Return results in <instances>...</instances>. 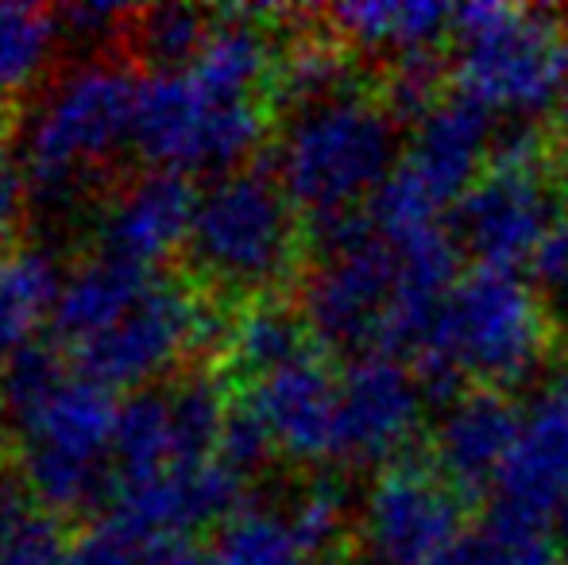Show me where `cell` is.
Segmentation results:
<instances>
[{"instance_id": "1", "label": "cell", "mask_w": 568, "mask_h": 565, "mask_svg": "<svg viewBox=\"0 0 568 565\" xmlns=\"http://www.w3.org/2000/svg\"><path fill=\"white\" fill-rule=\"evenodd\" d=\"M140 78L113 59H85L47 85L23 124L28 202L47 218L82 210L93 182L132 148Z\"/></svg>"}, {"instance_id": "2", "label": "cell", "mask_w": 568, "mask_h": 565, "mask_svg": "<svg viewBox=\"0 0 568 565\" xmlns=\"http://www.w3.org/2000/svg\"><path fill=\"white\" fill-rule=\"evenodd\" d=\"M549 353V314L518 272L471 268L449 291L426 349L410 361L426 400H456L464 384L507 387L530 380Z\"/></svg>"}, {"instance_id": "3", "label": "cell", "mask_w": 568, "mask_h": 565, "mask_svg": "<svg viewBox=\"0 0 568 565\" xmlns=\"http://www.w3.org/2000/svg\"><path fill=\"white\" fill-rule=\"evenodd\" d=\"M398 163V117L359 90L294 109L275 143V179L310 225L356 218Z\"/></svg>"}, {"instance_id": "4", "label": "cell", "mask_w": 568, "mask_h": 565, "mask_svg": "<svg viewBox=\"0 0 568 565\" xmlns=\"http://www.w3.org/2000/svg\"><path fill=\"white\" fill-rule=\"evenodd\" d=\"M190 268L232 294H271L302 264V218L275 171L244 167L197 194Z\"/></svg>"}, {"instance_id": "5", "label": "cell", "mask_w": 568, "mask_h": 565, "mask_svg": "<svg viewBox=\"0 0 568 565\" xmlns=\"http://www.w3.org/2000/svg\"><path fill=\"white\" fill-rule=\"evenodd\" d=\"M456 90L491 113L538 117L568 82V39L549 12L499 0L453 8Z\"/></svg>"}, {"instance_id": "6", "label": "cell", "mask_w": 568, "mask_h": 565, "mask_svg": "<svg viewBox=\"0 0 568 565\" xmlns=\"http://www.w3.org/2000/svg\"><path fill=\"white\" fill-rule=\"evenodd\" d=\"M109 387L90 376H70L20 434V476L31 500L51 515H82L116 496Z\"/></svg>"}, {"instance_id": "7", "label": "cell", "mask_w": 568, "mask_h": 565, "mask_svg": "<svg viewBox=\"0 0 568 565\" xmlns=\"http://www.w3.org/2000/svg\"><path fill=\"white\" fill-rule=\"evenodd\" d=\"M317 249L314 272L302 280V317L317 349L375 353L398 299V249L379 236L367 213L310 225Z\"/></svg>"}, {"instance_id": "8", "label": "cell", "mask_w": 568, "mask_h": 565, "mask_svg": "<svg viewBox=\"0 0 568 565\" xmlns=\"http://www.w3.org/2000/svg\"><path fill=\"white\" fill-rule=\"evenodd\" d=\"M229 330V317L197 302L182 283L151 280L143 299L120 317L113 330L74 349L78 376L98 380L109 392H116V387L140 392L194 349L197 353L225 349Z\"/></svg>"}, {"instance_id": "9", "label": "cell", "mask_w": 568, "mask_h": 565, "mask_svg": "<svg viewBox=\"0 0 568 565\" xmlns=\"http://www.w3.org/2000/svg\"><path fill=\"white\" fill-rule=\"evenodd\" d=\"M367 565H456L468 543L464 496L434 465L383 468L359 512Z\"/></svg>"}, {"instance_id": "10", "label": "cell", "mask_w": 568, "mask_h": 565, "mask_svg": "<svg viewBox=\"0 0 568 565\" xmlns=\"http://www.w3.org/2000/svg\"><path fill=\"white\" fill-rule=\"evenodd\" d=\"M557 221V190L541 163H491L453 205L449 233L476 268L515 272L518 264H534Z\"/></svg>"}, {"instance_id": "11", "label": "cell", "mask_w": 568, "mask_h": 565, "mask_svg": "<svg viewBox=\"0 0 568 565\" xmlns=\"http://www.w3.org/2000/svg\"><path fill=\"white\" fill-rule=\"evenodd\" d=\"M426 418L418 372L387 353L352 356L337 376V450L348 468H390Z\"/></svg>"}, {"instance_id": "12", "label": "cell", "mask_w": 568, "mask_h": 565, "mask_svg": "<svg viewBox=\"0 0 568 565\" xmlns=\"http://www.w3.org/2000/svg\"><path fill=\"white\" fill-rule=\"evenodd\" d=\"M244 488L232 468L221 461L190 468H166L148 481L116 484L109 504V523L132 535L143 551L155 554L159 546L186 543L194 531L225 527L232 515L244 512Z\"/></svg>"}, {"instance_id": "13", "label": "cell", "mask_w": 568, "mask_h": 565, "mask_svg": "<svg viewBox=\"0 0 568 565\" xmlns=\"http://www.w3.org/2000/svg\"><path fill=\"white\" fill-rule=\"evenodd\" d=\"M568 507V387L554 384L523 418L507 468L495 484L491 515L554 535Z\"/></svg>"}, {"instance_id": "14", "label": "cell", "mask_w": 568, "mask_h": 565, "mask_svg": "<svg viewBox=\"0 0 568 565\" xmlns=\"http://www.w3.org/2000/svg\"><path fill=\"white\" fill-rule=\"evenodd\" d=\"M526 411L499 387H468L437 415L429 434L434 468L460 496L495 492L515 442L523 434Z\"/></svg>"}, {"instance_id": "15", "label": "cell", "mask_w": 568, "mask_h": 565, "mask_svg": "<svg viewBox=\"0 0 568 565\" xmlns=\"http://www.w3.org/2000/svg\"><path fill=\"white\" fill-rule=\"evenodd\" d=\"M197 194L186 174L143 171L109 198L98 218V252L151 272L190 241Z\"/></svg>"}, {"instance_id": "16", "label": "cell", "mask_w": 568, "mask_h": 565, "mask_svg": "<svg viewBox=\"0 0 568 565\" xmlns=\"http://www.w3.org/2000/svg\"><path fill=\"white\" fill-rule=\"evenodd\" d=\"M495 137L499 129L491 109L464 98L460 90L442 93V101L422 121H414L403 167L445 210H453L491 167Z\"/></svg>"}, {"instance_id": "17", "label": "cell", "mask_w": 568, "mask_h": 565, "mask_svg": "<svg viewBox=\"0 0 568 565\" xmlns=\"http://www.w3.org/2000/svg\"><path fill=\"white\" fill-rule=\"evenodd\" d=\"M267 423L275 450L298 465L333 461L337 450V376L322 353H310L271 376L255 380L244 395Z\"/></svg>"}, {"instance_id": "18", "label": "cell", "mask_w": 568, "mask_h": 565, "mask_svg": "<svg viewBox=\"0 0 568 565\" xmlns=\"http://www.w3.org/2000/svg\"><path fill=\"white\" fill-rule=\"evenodd\" d=\"M213 98L190 70H148L135 90L132 148L155 171L190 174Z\"/></svg>"}, {"instance_id": "19", "label": "cell", "mask_w": 568, "mask_h": 565, "mask_svg": "<svg viewBox=\"0 0 568 565\" xmlns=\"http://www.w3.org/2000/svg\"><path fill=\"white\" fill-rule=\"evenodd\" d=\"M263 8H221L202 54L190 67L194 82L213 101H255L263 85L275 82V39L263 28Z\"/></svg>"}, {"instance_id": "20", "label": "cell", "mask_w": 568, "mask_h": 565, "mask_svg": "<svg viewBox=\"0 0 568 565\" xmlns=\"http://www.w3.org/2000/svg\"><path fill=\"white\" fill-rule=\"evenodd\" d=\"M148 286H151V272L124 264L116 256L98 252V256L82 260L62 280L59 302H54V314H51L54 337L74 349L101 337V333L113 330L120 317L143 299Z\"/></svg>"}, {"instance_id": "21", "label": "cell", "mask_w": 568, "mask_h": 565, "mask_svg": "<svg viewBox=\"0 0 568 565\" xmlns=\"http://www.w3.org/2000/svg\"><path fill=\"white\" fill-rule=\"evenodd\" d=\"M329 23L341 39L364 51H387L395 59L434 54L453 36V8L437 0H348L329 8Z\"/></svg>"}, {"instance_id": "22", "label": "cell", "mask_w": 568, "mask_h": 565, "mask_svg": "<svg viewBox=\"0 0 568 565\" xmlns=\"http://www.w3.org/2000/svg\"><path fill=\"white\" fill-rule=\"evenodd\" d=\"M62 280L59 260L43 244H23L0 256V364L36 345V333L51 322Z\"/></svg>"}, {"instance_id": "23", "label": "cell", "mask_w": 568, "mask_h": 565, "mask_svg": "<svg viewBox=\"0 0 568 565\" xmlns=\"http://www.w3.org/2000/svg\"><path fill=\"white\" fill-rule=\"evenodd\" d=\"M225 353L244 376L263 380L286 364L302 361V356L317 353V345L310 337L302 310H291L275 299H260L240 317H232Z\"/></svg>"}, {"instance_id": "24", "label": "cell", "mask_w": 568, "mask_h": 565, "mask_svg": "<svg viewBox=\"0 0 568 565\" xmlns=\"http://www.w3.org/2000/svg\"><path fill=\"white\" fill-rule=\"evenodd\" d=\"M174 465L171 400L166 387H140L116 403L113 423V468L120 484L148 481Z\"/></svg>"}, {"instance_id": "25", "label": "cell", "mask_w": 568, "mask_h": 565, "mask_svg": "<svg viewBox=\"0 0 568 565\" xmlns=\"http://www.w3.org/2000/svg\"><path fill=\"white\" fill-rule=\"evenodd\" d=\"M171 400V434H174V465L190 468L217 461V445L225 434V418L232 403L225 400V387L210 372H190L179 384L166 387Z\"/></svg>"}, {"instance_id": "26", "label": "cell", "mask_w": 568, "mask_h": 565, "mask_svg": "<svg viewBox=\"0 0 568 565\" xmlns=\"http://www.w3.org/2000/svg\"><path fill=\"white\" fill-rule=\"evenodd\" d=\"M213 31V16L194 4H155L132 12L128 39L151 70H190Z\"/></svg>"}, {"instance_id": "27", "label": "cell", "mask_w": 568, "mask_h": 565, "mask_svg": "<svg viewBox=\"0 0 568 565\" xmlns=\"http://www.w3.org/2000/svg\"><path fill=\"white\" fill-rule=\"evenodd\" d=\"M217 565H322L298 546L286 507L247 504L217 531Z\"/></svg>"}, {"instance_id": "28", "label": "cell", "mask_w": 568, "mask_h": 565, "mask_svg": "<svg viewBox=\"0 0 568 565\" xmlns=\"http://www.w3.org/2000/svg\"><path fill=\"white\" fill-rule=\"evenodd\" d=\"M59 36L54 12L36 4H0V98L28 90L43 74Z\"/></svg>"}, {"instance_id": "29", "label": "cell", "mask_w": 568, "mask_h": 565, "mask_svg": "<svg viewBox=\"0 0 568 565\" xmlns=\"http://www.w3.org/2000/svg\"><path fill=\"white\" fill-rule=\"evenodd\" d=\"M348 90H352V70H348V62H344L341 47L317 36L294 43L291 51L278 59L275 82H271V93H275L291 113L294 109L317 105V101H329Z\"/></svg>"}, {"instance_id": "30", "label": "cell", "mask_w": 568, "mask_h": 565, "mask_svg": "<svg viewBox=\"0 0 568 565\" xmlns=\"http://www.w3.org/2000/svg\"><path fill=\"white\" fill-rule=\"evenodd\" d=\"M67 380L70 372L59 349L47 341H36V345L20 349L8 364H0V407L8 415V426L20 430L23 423H31Z\"/></svg>"}, {"instance_id": "31", "label": "cell", "mask_w": 568, "mask_h": 565, "mask_svg": "<svg viewBox=\"0 0 568 565\" xmlns=\"http://www.w3.org/2000/svg\"><path fill=\"white\" fill-rule=\"evenodd\" d=\"M456 565H565L557 558V538L541 527L499 519L487 512L484 527H476L464 543Z\"/></svg>"}, {"instance_id": "32", "label": "cell", "mask_w": 568, "mask_h": 565, "mask_svg": "<svg viewBox=\"0 0 568 565\" xmlns=\"http://www.w3.org/2000/svg\"><path fill=\"white\" fill-rule=\"evenodd\" d=\"M286 519H291L298 546L314 562L333 565L341 558L344 535H348V507H344V496L333 484H314V488L302 492L286 507Z\"/></svg>"}, {"instance_id": "33", "label": "cell", "mask_w": 568, "mask_h": 565, "mask_svg": "<svg viewBox=\"0 0 568 565\" xmlns=\"http://www.w3.org/2000/svg\"><path fill=\"white\" fill-rule=\"evenodd\" d=\"M67 554L70 543L59 515L43 507H23L0 538V565H62Z\"/></svg>"}, {"instance_id": "34", "label": "cell", "mask_w": 568, "mask_h": 565, "mask_svg": "<svg viewBox=\"0 0 568 565\" xmlns=\"http://www.w3.org/2000/svg\"><path fill=\"white\" fill-rule=\"evenodd\" d=\"M275 437H271L267 423L260 418V411L247 400H236L229 407L225 418V434H221L217 445V461L225 468L240 476V481H252L255 473L267 468V461L275 457Z\"/></svg>"}, {"instance_id": "35", "label": "cell", "mask_w": 568, "mask_h": 565, "mask_svg": "<svg viewBox=\"0 0 568 565\" xmlns=\"http://www.w3.org/2000/svg\"><path fill=\"white\" fill-rule=\"evenodd\" d=\"M148 558L151 551H143L132 535H124L116 523L105 519L70 543V554L62 565H148Z\"/></svg>"}, {"instance_id": "36", "label": "cell", "mask_w": 568, "mask_h": 565, "mask_svg": "<svg viewBox=\"0 0 568 565\" xmlns=\"http://www.w3.org/2000/svg\"><path fill=\"white\" fill-rule=\"evenodd\" d=\"M54 20H59V31L67 39L98 47L116 36H128L132 12H124V8H116V4H67L54 12Z\"/></svg>"}, {"instance_id": "37", "label": "cell", "mask_w": 568, "mask_h": 565, "mask_svg": "<svg viewBox=\"0 0 568 565\" xmlns=\"http://www.w3.org/2000/svg\"><path fill=\"white\" fill-rule=\"evenodd\" d=\"M534 280H538L546 291L568 294V213H561L554 229H549L546 244L534 256Z\"/></svg>"}, {"instance_id": "38", "label": "cell", "mask_w": 568, "mask_h": 565, "mask_svg": "<svg viewBox=\"0 0 568 565\" xmlns=\"http://www.w3.org/2000/svg\"><path fill=\"white\" fill-rule=\"evenodd\" d=\"M23 198H28V182H23V174L0 155V241L12 233L16 218H20V210H23Z\"/></svg>"}, {"instance_id": "39", "label": "cell", "mask_w": 568, "mask_h": 565, "mask_svg": "<svg viewBox=\"0 0 568 565\" xmlns=\"http://www.w3.org/2000/svg\"><path fill=\"white\" fill-rule=\"evenodd\" d=\"M148 565H217V558H213V551H197L190 543H171L159 546L148 558Z\"/></svg>"}, {"instance_id": "40", "label": "cell", "mask_w": 568, "mask_h": 565, "mask_svg": "<svg viewBox=\"0 0 568 565\" xmlns=\"http://www.w3.org/2000/svg\"><path fill=\"white\" fill-rule=\"evenodd\" d=\"M23 492H20V484L12 481V476H4L0 473V538H4V531H8V523L16 519V515L23 512Z\"/></svg>"}, {"instance_id": "41", "label": "cell", "mask_w": 568, "mask_h": 565, "mask_svg": "<svg viewBox=\"0 0 568 565\" xmlns=\"http://www.w3.org/2000/svg\"><path fill=\"white\" fill-rule=\"evenodd\" d=\"M557 129H561V140H565V148H568V82H565V90H561V101H557Z\"/></svg>"}, {"instance_id": "42", "label": "cell", "mask_w": 568, "mask_h": 565, "mask_svg": "<svg viewBox=\"0 0 568 565\" xmlns=\"http://www.w3.org/2000/svg\"><path fill=\"white\" fill-rule=\"evenodd\" d=\"M554 538H557V546H568V507L561 515H557V523H554Z\"/></svg>"}, {"instance_id": "43", "label": "cell", "mask_w": 568, "mask_h": 565, "mask_svg": "<svg viewBox=\"0 0 568 565\" xmlns=\"http://www.w3.org/2000/svg\"><path fill=\"white\" fill-rule=\"evenodd\" d=\"M0 129H4V98H0Z\"/></svg>"}, {"instance_id": "44", "label": "cell", "mask_w": 568, "mask_h": 565, "mask_svg": "<svg viewBox=\"0 0 568 565\" xmlns=\"http://www.w3.org/2000/svg\"><path fill=\"white\" fill-rule=\"evenodd\" d=\"M561 384H565V387H568V376H565V380H561Z\"/></svg>"}, {"instance_id": "45", "label": "cell", "mask_w": 568, "mask_h": 565, "mask_svg": "<svg viewBox=\"0 0 568 565\" xmlns=\"http://www.w3.org/2000/svg\"><path fill=\"white\" fill-rule=\"evenodd\" d=\"M565 565H568V562H565Z\"/></svg>"}]
</instances>
